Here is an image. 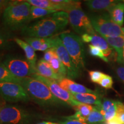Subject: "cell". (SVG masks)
<instances>
[{
    "label": "cell",
    "mask_w": 124,
    "mask_h": 124,
    "mask_svg": "<svg viewBox=\"0 0 124 124\" xmlns=\"http://www.w3.org/2000/svg\"><path fill=\"white\" fill-rule=\"evenodd\" d=\"M69 23L67 13L58 12L27 25L21 30V34L28 38H50L64 29Z\"/></svg>",
    "instance_id": "obj_1"
},
{
    "label": "cell",
    "mask_w": 124,
    "mask_h": 124,
    "mask_svg": "<svg viewBox=\"0 0 124 124\" xmlns=\"http://www.w3.org/2000/svg\"><path fill=\"white\" fill-rule=\"evenodd\" d=\"M31 7L27 1H10L2 16L4 27L10 32L22 30L31 21Z\"/></svg>",
    "instance_id": "obj_2"
},
{
    "label": "cell",
    "mask_w": 124,
    "mask_h": 124,
    "mask_svg": "<svg viewBox=\"0 0 124 124\" xmlns=\"http://www.w3.org/2000/svg\"><path fill=\"white\" fill-rule=\"evenodd\" d=\"M20 85L24 88L30 98L41 106H55L64 105L52 94L44 83L33 78H20Z\"/></svg>",
    "instance_id": "obj_3"
},
{
    "label": "cell",
    "mask_w": 124,
    "mask_h": 124,
    "mask_svg": "<svg viewBox=\"0 0 124 124\" xmlns=\"http://www.w3.org/2000/svg\"><path fill=\"white\" fill-rule=\"evenodd\" d=\"M79 71L85 69L84 46L81 38L70 32L60 33L59 36Z\"/></svg>",
    "instance_id": "obj_4"
},
{
    "label": "cell",
    "mask_w": 124,
    "mask_h": 124,
    "mask_svg": "<svg viewBox=\"0 0 124 124\" xmlns=\"http://www.w3.org/2000/svg\"><path fill=\"white\" fill-rule=\"evenodd\" d=\"M89 18L93 28L102 37H124L122 27L111 20L108 13L92 15Z\"/></svg>",
    "instance_id": "obj_5"
},
{
    "label": "cell",
    "mask_w": 124,
    "mask_h": 124,
    "mask_svg": "<svg viewBox=\"0 0 124 124\" xmlns=\"http://www.w3.org/2000/svg\"><path fill=\"white\" fill-rule=\"evenodd\" d=\"M32 118L30 113L18 106L5 105L0 107L1 124H28Z\"/></svg>",
    "instance_id": "obj_6"
},
{
    "label": "cell",
    "mask_w": 124,
    "mask_h": 124,
    "mask_svg": "<svg viewBox=\"0 0 124 124\" xmlns=\"http://www.w3.org/2000/svg\"><path fill=\"white\" fill-rule=\"evenodd\" d=\"M69 15V21L74 31L79 35H95L97 33L93 28L90 18L82 10L77 8L66 12Z\"/></svg>",
    "instance_id": "obj_7"
},
{
    "label": "cell",
    "mask_w": 124,
    "mask_h": 124,
    "mask_svg": "<svg viewBox=\"0 0 124 124\" xmlns=\"http://www.w3.org/2000/svg\"><path fill=\"white\" fill-rule=\"evenodd\" d=\"M2 63L13 75L18 78L31 77L36 73L35 69L27 59L16 56H7Z\"/></svg>",
    "instance_id": "obj_8"
},
{
    "label": "cell",
    "mask_w": 124,
    "mask_h": 124,
    "mask_svg": "<svg viewBox=\"0 0 124 124\" xmlns=\"http://www.w3.org/2000/svg\"><path fill=\"white\" fill-rule=\"evenodd\" d=\"M0 96L10 103L27 102L31 99L21 85L11 82L0 83Z\"/></svg>",
    "instance_id": "obj_9"
},
{
    "label": "cell",
    "mask_w": 124,
    "mask_h": 124,
    "mask_svg": "<svg viewBox=\"0 0 124 124\" xmlns=\"http://www.w3.org/2000/svg\"><path fill=\"white\" fill-rule=\"evenodd\" d=\"M31 77L44 83L49 88L52 94L59 100L63 102L64 104H67L74 107L80 103V102L77 101L74 98L72 94L62 88L59 84L58 82L56 80H51L43 77L36 73L32 75Z\"/></svg>",
    "instance_id": "obj_10"
},
{
    "label": "cell",
    "mask_w": 124,
    "mask_h": 124,
    "mask_svg": "<svg viewBox=\"0 0 124 124\" xmlns=\"http://www.w3.org/2000/svg\"><path fill=\"white\" fill-rule=\"evenodd\" d=\"M54 46L53 48L55 50L59 59L66 68L68 78L71 79L78 78L81 73L76 67L61 39L59 36H54Z\"/></svg>",
    "instance_id": "obj_11"
},
{
    "label": "cell",
    "mask_w": 124,
    "mask_h": 124,
    "mask_svg": "<svg viewBox=\"0 0 124 124\" xmlns=\"http://www.w3.org/2000/svg\"><path fill=\"white\" fill-rule=\"evenodd\" d=\"M90 43L91 45L100 48L102 51L105 57L109 60H117V55L115 54L114 49L111 47L108 44V42L105 40L101 36L98 35L97 33L95 35H91V39Z\"/></svg>",
    "instance_id": "obj_12"
},
{
    "label": "cell",
    "mask_w": 124,
    "mask_h": 124,
    "mask_svg": "<svg viewBox=\"0 0 124 124\" xmlns=\"http://www.w3.org/2000/svg\"><path fill=\"white\" fill-rule=\"evenodd\" d=\"M58 83L62 88L72 94L94 93L96 92L95 91L90 89L79 83H78L68 78L62 79L58 82Z\"/></svg>",
    "instance_id": "obj_13"
},
{
    "label": "cell",
    "mask_w": 124,
    "mask_h": 124,
    "mask_svg": "<svg viewBox=\"0 0 124 124\" xmlns=\"http://www.w3.org/2000/svg\"><path fill=\"white\" fill-rule=\"evenodd\" d=\"M24 41L28 43L35 51H46L47 49L53 48L54 46V37L50 38H24Z\"/></svg>",
    "instance_id": "obj_14"
},
{
    "label": "cell",
    "mask_w": 124,
    "mask_h": 124,
    "mask_svg": "<svg viewBox=\"0 0 124 124\" xmlns=\"http://www.w3.org/2000/svg\"><path fill=\"white\" fill-rule=\"evenodd\" d=\"M98 108L104 116L105 121H108L115 117L117 110V101L111 99L103 98L101 106H98Z\"/></svg>",
    "instance_id": "obj_15"
},
{
    "label": "cell",
    "mask_w": 124,
    "mask_h": 124,
    "mask_svg": "<svg viewBox=\"0 0 124 124\" xmlns=\"http://www.w3.org/2000/svg\"><path fill=\"white\" fill-rule=\"evenodd\" d=\"M120 1L114 0H88L85 1V5L90 10L93 12L108 11Z\"/></svg>",
    "instance_id": "obj_16"
},
{
    "label": "cell",
    "mask_w": 124,
    "mask_h": 124,
    "mask_svg": "<svg viewBox=\"0 0 124 124\" xmlns=\"http://www.w3.org/2000/svg\"><path fill=\"white\" fill-rule=\"evenodd\" d=\"M35 70L36 73L41 77L51 80H56L58 82L60 80V79L54 72L50 64L43 59L37 62Z\"/></svg>",
    "instance_id": "obj_17"
},
{
    "label": "cell",
    "mask_w": 124,
    "mask_h": 124,
    "mask_svg": "<svg viewBox=\"0 0 124 124\" xmlns=\"http://www.w3.org/2000/svg\"><path fill=\"white\" fill-rule=\"evenodd\" d=\"M115 50L117 55V61L121 66H124L123 58V52L124 48V37H116V38H109V37H102Z\"/></svg>",
    "instance_id": "obj_18"
},
{
    "label": "cell",
    "mask_w": 124,
    "mask_h": 124,
    "mask_svg": "<svg viewBox=\"0 0 124 124\" xmlns=\"http://www.w3.org/2000/svg\"><path fill=\"white\" fill-rule=\"evenodd\" d=\"M74 98L77 101L84 104L100 106L102 103V99L100 94L97 92L94 93L72 94Z\"/></svg>",
    "instance_id": "obj_19"
},
{
    "label": "cell",
    "mask_w": 124,
    "mask_h": 124,
    "mask_svg": "<svg viewBox=\"0 0 124 124\" xmlns=\"http://www.w3.org/2000/svg\"><path fill=\"white\" fill-rule=\"evenodd\" d=\"M73 108L76 111L75 114L69 117H64V118L74 119V120L80 121L81 122H86L87 118L93 111L94 106L92 105L80 103L77 106L73 107Z\"/></svg>",
    "instance_id": "obj_20"
},
{
    "label": "cell",
    "mask_w": 124,
    "mask_h": 124,
    "mask_svg": "<svg viewBox=\"0 0 124 124\" xmlns=\"http://www.w3.org/2000/svg\"><path fill=\"white\" fill-rule=\"evenodd\" d=\"M14 40L16 44H17L23 49L25 54L26 59L35 69L37 63V55L35 49L28 43L22 39H20L19 38H15Z\"/></svg>",
    "instance_id": "obj_21"
},
{
    "label": "cell",
    "mask_w": 124,
    "mask_h": 124,
    "mask_svg": "<svg viewBox=\"0 0 124 124\" xmlns=\"http://www.w3.org/2000/svg\"><path fill=\"white\" fill-rule=\"evenodd\" d=\"M120 2L111 8L108 13L116 24L122 27L124 23V2Z\"/></svg>",
    "instance_id": "obj_22"
},
{
    "label": "cell",
    "mask_w": 124,
    "mask_h": 124,
    "mask_svg": "<svg viewBox=\"0 0 124 124\" xmlns=\"http://www.w3.org/2000/svg\"><path fill=\"white\" fill-rule=\"evenodd\" d=\"M11 32L0 27V51L8 50L15 46V40Z\"/></svg>",
    "instance_id": "obj_23"
},
{
    "label": "cell",
    "mask_w": 124,
    "mask_h": 124,
    "mask_svg": "<svg viewBox=\"0 0 124 124\" xmlns=\"http://www.w3.org/2000/svg\"><path fill=\"white\" fill-rule=\"evenodd\" d=\"M49 63L50 64L54 72L59 78L60 80L64 78H67L66 68L59 59L58 55L55 56Z\"/></svg>",
    "instance_id": "obj_24"
},
{
    "label": "cell",
    "mask_w": 124,
    "mask_h": 124,
    "mask_svg": "<svg viewBox=\"0 0 124 124\" xmlns=\"http://www.w3.org/2000/svg\"><path fill=\"white\" fill-rule=\"evenodd\" d=\"M59 7V11L67 12L71 9L81 7V2L74 0H52Z\"/></svg>",
    "instance_id": "obj_25"
},
{
    "label": "cell",
    "mask_w": 124,
    "mask_h": 124,
    "mask_svg": "<svg viewBox=\"0 0 124 124\" xmlns=\"http://www.w3.org/2000/svg\"><path fill=\"white\" fill-rule=\"evenodd\" d=\"M20 79L13 75L2 63H0V83L11 82L20 85Z\"/></svg>",
    "instance_id": "obj_26"
},
{
    "label": "cell",
    "mask_w": 124,
    "mask_h": 124,
    "mask_svg": "<svg viewBox=\"0 0 124 124\" xmlns=\"http://www.w3.org/2000/svg\"><path fill=\"white\" fill-rule=\"evenodd\" d=\"M105 119L103 114L97 106H94V108L86 119V122L89 124H104Z\"/></svg>",
    "instance_id": "obj_27"
},
{
    "label": "cell",
    "mask_w": 124,
    "mask_h": 124,
    "mask_svg": "<svg viewBox=\"0 0 124 124\" xmlns=\"http://www.w3.org/2000/svg\"><path fill=\"white\" fill-rule=\"evenodd\" d=\"M27 2L33 7L59 11V7L52 0H27Z\"/></svg>",
    "instance_id": "obj_28"
},
{
    "label": "cell",
    "mask_w": 124,
    "mask_h": 124,
    "mask_svg": "<svg viewBox=\"0 0 124 124\" xmlns=\"http://www.w3.org/2000/svg\"><path fill=\"white\" fill-rule=\"evenodd\" d=\"M56 12H58L56 10H49V9H43L32 6L31 12V20L33 21V20L39 19V18H45Z\"/></svg>",
    "instance_id": "obj_29"
},
{
    "label": "cell",
    "mask_w": 124,
    "mask_h": 124,
    "mask_svg": "<svg viewBox=\"0 0 124 124\" xmlns=\"http://www.w3.org/2000/svg\"><path fill=\"white\" fill-rule=\"evenodd\" d=\"M89 53L91 56L94 57H97L98 58H100L103 61L108 63V60L107 59L105 56L104 55L102 51L101 50L100 48L96 47V46H93V45L90 44L89 45Z\"/></svg>",
    "instance_id": "obj_30"
},
{
    "label": "cell",
    "mask_w": 124,
    "mask_h": 124,
    "mask_svg": "<svg viewBox=\"0 0 124 124\" xmlns=\"http://www.w3.org/2000/svg\"><path fill=\"white\" fill-rule=\"evenodd\" d=\"M99 85L102 87L105 88L106 89H112L113 85V80L112 78L110 76L105 74L103 75V77L99 82Z\"/></svg>",
    "instance_id": "obj_31"
},
{
    "label": "cell",
    "mask_w": 124,
    "mask_h": 124,
    "mask_svg": "<svg viewBox=\"0 0 124 124\" xmlns=\"http://www.w3.org/2000/svg\"><path fill=\"white\" fill-rule=\"evenodd\" d=\"M116 117L122 124H124V104L120 101H117V110Z\"/></svg>",
    "instance_id": "obj_32"
},
{
    "label": "cell",
    "mask_w": 124,
    "mask_h": 124,
    "mask_svg": "<svg viewBox=\"0 0 124 124\" xmlns=\"http://www.w3.org/2000/svg\"><path fill=\"white\" fill-rule=\"evenodd\" d=\"M89 74L91 81L95 83H99L104 75L103 72L99 71H89Z\"/></svg>",
    "instance_id": "obj_33"
},
{
    "label": "cell",
    "mask_w": 124,
    "mask_h": 124,
    "mask_svg": "<svg viewBox=\"0 0 124 124\" xmlns=\"http://www.w3.org/2000/svg\"><path fill=\"white\" fill-rule=\"evenodd\" d=\"M56 55V52L54 48L48 49L45 51L43 59L46 62H48V63H49L51 60Z\"/></svg>",
    "instance_id": "obj_34"
},
{
    "label": "cell",
    "mask_w": 124,
    "mask_h": 124,
    "mask_svg": "<svg viewBox=\"0 0 124 124\" xmlns=\"http://www.w3.org/2000/svg\"><path fill=\"white\" fill-rule=\"evenodd\" d=\"M116 72L117 77L121 81L124 83V67L122 66L118 67L116 70Z\"/></svg>",
    "instance_id": "obj_35"
},
{
    "label": "cell",
    "mask_w": 124,
    "mask_h": 124,
    "mask_svg": "<svg viewBox=\"0 0 124 124\" xmlns=\"http://www.w3.org/2000/svg\"><path fill=\"white\" fill-rule=\"evenodd\" d=\"M10 1L7 0H0V17L2 16L5 10L10 3Z\"/></svg>",
    "instance_id": "obj_36"
},
{
    "label": "cell",
    "mask_w": 124,
    "mask_h": 124,
    "mask_svg": "<svg viewBox=\"0 0 124 124\" xmlns=\"http://www.w3.org/2000/svg\"><path fill=\"white\" fill-rule=\"evenodd\" d=\"M60 124H89L87 122H81L80 121L74 120V119H66L64 121L61 122Z\"/></svg>",
    "instance_id": "obj_37"
},
{
    "label": "cell",
    "mask_w": 124,
    "mask_h": 124,
    "mask_svg": "<svg viewBox=\"0 0 124 124\" xmlns=\"http://www.w3.org/2000/svg\"><path fill=\"white\" fill-rule=\"evenodd\" d=\"M81 39L83 42L87 43H90L91 35H89V34H84V35L81 36Z\"/></svg>",
    "instance_id": "obj_38"
},
{
    "label": "cell",
    "mask_w": 124,
    "mask_h": 124,
    "mask_svg": "<svg viewBox=\"0 0 124 124\" xmlns=\"http://www.w3.org/2000/svg\"><path fill=\"white\" fill-rule=\"evenodd\" d=\"M104 124H122L121 123L120 121L118 120V118L116 117H114L112 120L108 121L105 122V123Z\"/></svg>",
    "instance_id": "obj_39"
},
{
    "label": "cell",
    "mask_w": 124,
    "mask_h": 124,
    "mask_svg": "<svg viewBox=\"0 0 124 124\" xmlns=\"http://www.w3.org/2000/svg\"><path fill=\"white\" fill-rule=\"evenodd\" d=\"M36 124H60L55 123V122H41Z\"/></svg>",
    "instance_id": "obj_40"
},
{
    "label": "cell",
    "mask_w": 124,
    "mask_h": 124,
    "mask_svg": "<svg viewBox=\"0 0 124 124\" xmlns=\"http://www.w3.org/2000/svg\"><path fill=\"white\" fill-rule=\"evenodd\" d=\"M5 101L3 100V99H1L0 98V107L4 106L5 105Z\"/></svg>",
    "instance_id": "obj_41"
},
{
    "label": "cell",
    "mask_w": 124,
    "mask_h": 124,
    "mask_svg": "<svg viewBox=\"0 0 124 124\" xmlns=\"http://www.w3.org/2000/svg\"><path fill=\"white\" fill-rule=\"evenodd\" d=\"M123 58H124V52H123Z\"/></svg>",
    "instance_id": "obj_42"
},
{
    "label": "cell",
    "mask_w": 124,
    "mask_h": 124,
    "mask_svg": "<svg viewBox=\"0 0 124 124\" xmlns=\"http://www.w3.org/2000/svg\"><path fill=\"white\" fill-rule=\"evenodd\" d=\"M122 31H123V32L124 33V28H122Z\"/></svg>",
    "instance_id": "obj_43"
},
{
    "label": "cell",
    "mask_w": 124,
    "mask_h": 124,
    "mask_svg": "<svg viewBox=\"0 0 124 124\" xmlns=\"http://www.w3.org/2000/svg\"><path fill=\"white\" fill-rule=\"evenodd\" d=\"M122 2H124V1H122Z\"/></svg>",
    "instance_id": "obj_44"
},
{
    "label": "cell",
    "mask_w": 124,
    "mask_h": 124,
    "mask_svg": "<svg viewBox=\"0 0 124 124\" xmlns=\"http://www.w3.org/2000/svg\"></svg>",
    "instance_id": "obj_45"
}]
</instances>
